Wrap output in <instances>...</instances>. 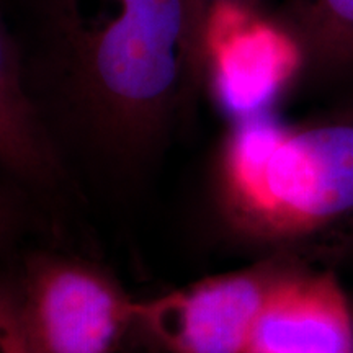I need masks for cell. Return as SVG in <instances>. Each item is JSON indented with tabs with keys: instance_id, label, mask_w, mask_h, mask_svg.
Listing matches in <instances>:
<instances>
[{
	"instance_id": "10",
	"label": "cell",
	"mask_w": 353,
	"mask_h": 353,
	"mask_svg": "<svg viewBox=\"0 0 353 353\" xmlns=\"http://www.w3.org/2000/svg\"><path fill=\"white\" fill-rule=\"evenodd\" d=\"M15 228V211L8 198L0 192V249L10 239Z\"/></svg>"
},
{
	"instance_id": "4",
	"label": "cell",
	"mask_w": 353,
	"mask_h": 353,
	"mask_svg": "<svg viewBox=\"0 0 353 353\" xmlns=\"http://www.w3.org/2000/svg\"><path fill=\"white\" fill-rule=\"evenodd\" d=\"M294 263L272 257L136 299L134 330L162 353H244L268 294Z\"/></svg>"
},
{
	"instance_id": "1",
	"label": "cell",
	"mask_w": 353,
	"mask_h": 353,
	"mask_svg": "<svg viewBox=\"0 0 353 353\" xmlns=\"http://www.w3.org/2000/svg\"><path fill=\"white\" fill-rule=\"evenodd\" d=\"M12 26L41 118L120 156L164 143L208 79L187 0H30Z\"/></svg>"
},
{
	"instance_id": "11",
	"label": "cell",
	"mask_w": 353,
	"mask_h": 353,
	"mask_svg": "<svg viewBox=\"0 0 353 353\" xmlns=\"http://www.w3.org/2000/svg\"><path fill=\"white\" fill-rule=\"evenodd\" d=\"M28 2L30 0H0V12L7 17L10 23H13Z\"/></svg>"
},
{
	"instance_id": "8",
	"label": "cell",
	"mask_w": 353,
	"mask_h": 353,
	"mask_svg": "<svg viewBox=\"0 0 353 353\" xmlns=\"http://www.w3.org/2000/svg\"><path fill=\"white\" fill-rule=\"evenodd\" d=\"M0 353H33L20 312L19 276L0 273Z\"/></svg>"
},
{
	"instance_id": "9",
	"label": "cell",
	"mask_w": 353,
	"mask_h": 353,
	"mask_svg": "<svg viewBox=\"0 0 353 353\" xmlns=\"http://www.w3.org/2000/svg\"><path fill=\"white\" fill-rule=\"evenodd\" d=\"M190 15H192L193 26L200 38V41L208 48L210 46V23L213 12L221 6H239V7H254L260 0H187Z\"/></svg>"
},
{
	"instance_id": "7",
	"label": "cell",
	"mask_w": 353,
	"mask_h": 353,
	"mask_svg": "<svg viewBox=\"0 0 353 353\" xmlns=\"http://www.w3.org/2000/svg\"><path fill=\"white\" fill-rule=\"evenodd\" d=\"M278 20L307 69H353V0H283Z\"/></svg>"
},
{
	"instance_id": "2",
	"label": "cell",
	"mask_w": 353,
	"mask_h": 353,
	"mask_svg": "<svg viewBox=\"0 0 353 353\" xmlns=\"http://www.w3.org/2000/svg\"><path fill=\"white\" fill-rule=\"evenodd\" d=\"M216 188L229 226L259 244L353 232V107L293 126L237 128L221 149Z\"/></svg>"
},
{
	"instance_id": "6",
	"label": "cell",
	"mask_w": 353,
	"mask_h": 353,
	"mask_svg": "<svg viewBox=\"0 0 353 353\" xmlns=\"http://www.w3.org/2000/svg\"><path fill=\"white\" fill-rule=\"evenodd\" d=\"M0 169L30 185L56 179L57 154L26 82L15 30L0 12Z\"/></svg>"
},
{
	"instance_id": "5",
	"label": "cell",
	"mask_w": 353,
	"mask_h": 353,
	"mask_svg": "<svg viewBox=\"0 0 353 353\" xmlns=\"http://www.w3.org/2000/svg\"><path fill=\"white\" fill-rule=\"evenodd\" d=\"M244 353H353V303L332 273L294 263L268 294Z\"/></svg>"
},
{
	"instance_id": "3",
	"label": "cell",
	"mask_w": 353,
	"mask_h": 353,
	"mask_svg": "<svg viewBox=\"0 0 353 353\" xmlns=\"http://www.w3.org/2000/svg\"><path fill=\"white\" fill-rule=\"evenodd\" d=\"M19 296L33 353H118L134 330L136 299L85 260L34 255L19 275Z\"/></svg>"
}]
</instances>
